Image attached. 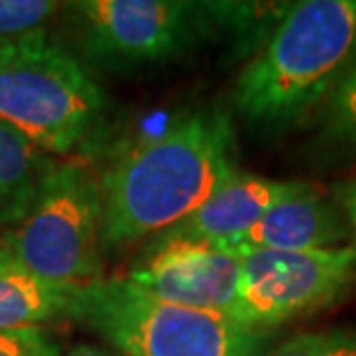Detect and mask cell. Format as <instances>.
<instances>
[{
  "label": "cell",
  "mask_w": 356,
  "mask_h": 356,
  "mask_svg": "<svg viewBox=\"0 0 356 356\" xmlns=\"http://www.w3.org/2000/svg\"><path fill=\"white\" fill-rule=\"evenodd\" d=\"M234 125L222 109H195L132 144L99 178L102 250L172 229L236 167Z\"/></svg>",
  "instance_id": "6da1fadb"
},
{
  "label": "cell",
  "mask_w": 356,
  "mask_h": 356,
  "mask_svg": "<svg viewBox=\"0 0 356 356\" xmlns=\"http://www.w3.org/2000/svg\"><path fill=\"white\" fill-rule=\"evenodd\" d=\"M356 63V0L289 3L236 76L232 102L252 127L280 132L322 113Z\"/></svg>",
  "instance_id": "7a4b0ae2"
},
{
  "label": "cell",
  "mask_w": 356,
  "mask_h": 356,
  "mask_svg": "<svg viewBox=\"0 0 356 356\" xmlns=\"http://www.w3.org/2000/svg\"><path fill=\"white\" fill-rule=\"evenodd\" d=\"M72 317L86 322L120 356H264L270 343V331L160 301L127 277L79 284Z\"/></svg>",
  "instance_id": "3957f363"
},
{
  "label": "cell",
  "mask_w": 356,
  "mask_h": 356,
  "mask_svg": "<svg viewBox=\"0 0 356 356\" xmlns=\"http://www.w3.org/2000/svg\"><path fill=\"white\" fill-rule=\"evenodd\" d=\"M104 102L81 63L44 33L0 42V123L40 151H79L102 123Z\"/></svg>",
  "instance_id": "277c9868"
},
{
  "label": "cell",
  "mask_w": 356,
  "mask_h": 356,
  "mask_svg": "<svg viewBox=\"0 0 356 356\" xmlns=\"http://www.w3.org/2000/svg\"><path fill=\"white\" fill-rule=\"evenodd\" d=\"M3 245L49 280L70 284L97 280L102 270L99 178L79 162L56 165L26 218L5 234Z\"/></svg>",
  "instance_id": "5b68a950"
},
{
  "label": "cell",
  "mask_w": 356,
  "mask_h": 356,
  "mask_svg": "<svg viewBox=\"0 0 356 356\" xmlns=\"http://www.w3.org/2000/svg\"><path fill=\"white\" fill-rule=\"evenodd\" d=\"M232 319L270 331L340 301L356 280V248L310 252H241Z\"/></svg>",
  "instance_id": "8992f818"
},
{
  "label": "cell",
  "mask_w": 356,
  "mask_h": 356,
  "mask_svg": "<svg viewBox=\"0 0 356 356\" xmlns=\"http://www.w3.org/2000/svg\"><path fill=\"white\" fill-rule=\"evenodd\" d=\"M70 7L81 17L88 51L113 63L174 58L213 26L209 3L81 0Z\"/></svg>",
  "instance_id": "52a82bcc"
},
{
  "label": "cell",
  "mask_w": 356,
  "mask_h": 356,
  "mask_svg": "<svg viewBox=\"0 0 356 356\" xmlns=\"http://www.w3.org/2000/svg\"><path fill=\"white\" fill-rule=\"evenodd\" d=\"M241 257L211 243L151 245L127 280L160 301L229 315L238 294Z\"/></svg>",
  "instance_id": "ba28073f"
},
{
  "label": "cell",
  "mask_w": 356,
  "mask_h": 356,
  "mask_svg": "<svg viewBox=\"0 0 356 356\" xmlns=\"http://www.w3.org/2000/svg\"><path fill=\"white\" fill-rule=\"evenodd\" d=\"M310 183L275 181V178L234 172L206 202L172 229L158 234L153 245L162 243H211L232 245L248 234L275 204L301 195Z\"/></svg>",
  "instance_id": "9c48e42d"
},
{
  "label": "cell",
  "mask_w": 356,
  "mask_h": 356,
  "mask_svg": "<svg viewBox=\"0 0 356 356\" xmlns=\"http://www.w3.org/2000/svg\"><path fill=\"white\" fill-rule=\"evenodd\" d=\"M350 225L336 199L322 195L315 185L301 195L275 204L250 232L227 245V250L254 252H310L352 245Z\"/></svg>",
  "instance_id": "30bf717a"
},
{
  "label": "cell",
  "mask_w": 356,
  "mask_h": 356,
  "mask_svg": "<svg viewBox=\"0 0 356 356\" xmlns=\"http://www.w3.org/2000/svg\"><path fill=\"white\" fill-rule=\"evenodd\" d=\"M79 284L56 282L24 266L0 241V331L72 317Z\"/></svg>",
  "instance_id": "8fae6325"
},
{
  "label": "cell",
  "mask_w": 356,
  "mask_h": 356,
  "mask_svg": "<svg viewBox=\"0 0 356 356\" xmlns=\"http://www.w3.org/2000/svg\"><path fill=\"white\" fill-rule=\"evenodd\" d=\"M54 167L49 153L0 123V229L26 218Z\"/></svg>",
  "instance_id": "7c38bea8"
},
{
  "label": "cell",
  "mask_w": 356,
  "mask_h": 356,
  "mask_svg": "<svg viewBox=\"0 0 356 356\" xmlns=\"http://www.w3.org/2000/svg\"><path fill=\"white\" fill-rule=\"evenodd\" d=\"M319 116L322 144L338 153L356 155V63L331 92Z\"/></svg>",
  "instance_id": "4fadbf2b"
},
{
  "label": "cell",
  "mask_w": 356,
  "mask_h": 356,
  "mask_svg": "<svg viewBox=\"0 0 356 356\" xmlns=\"http://www.w3.org/2000/svg\"><path fill=\"white\" fill-rule=\"evenodd\" d=\"M264 356H356V333L350 329L298 333Z\"/></svg>",
  "instance_id": "5bb4252c"
},
{
  "label": "cell",
  "mask_w": 356,
  "mask_h": 356,
  "mask_svg": "<svg viewBox=\"0 0 356 356\" xmlns=\"http://www.w3.org/2000/svg\"><path fill=\"white\" fill-rule=\"evenodd\" d=\"M58 7L51 0H0V42L42 33Z\"/></svg>",
  "instance_id": "9a60e30c"
},
{
  "label": "cell",
  "mask_w": 356,
  "mask_h": 356,
  "mask_svg": "<svg viewBox=\"0 0 356 356\" xmlns=\"http://www.w3.org/2000/svg\"><path fill=\"white\" fill-rule=\"evenodd\" d=\"M0 356H60V347L40 326L0 331Z\"/></svg>",
  "instance_id": "2e32d148"
},
{
  "label": "cell",
  "mask_w": 356,
  "mask_h": 356,
  "mask_svg": "<svg viewBox=\"0 0 356 356\" xmlns=\"http://www.w3.org/2000/svg\"><path fill=\"white\" fill-rule=\"evenodd\" d=\"M333 199L338 202L340 211L345 213V220L350 225V234H352V245L356 248V178L338 185L336 192H333Z\"/></svg>",
  "instance_id": "e0dca14e"
},
{
  "label": "cell",
  "mask_w": 356,
  "mask_h": 356,
  "mask_svg": "<svg viewBox=\"0 0 356 356\" xmlns=\"http://www.w3.org/2000/svg\"><path fill=\"white\" fill-rule=\"evenodd\" d=\"M65 356H118V354H111L102 350V347H92V345H76L72 347Z\"/></svg>",
  "instance_id": "ac0fdd59"
}]
</instances>
